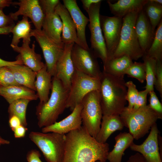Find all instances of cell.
Wrapping results in <instances>:
<instances>
[{
  "mask_svg": "<svg viewBox=\"0 0 162 162\" xmlns=\"http://www.w3.org/2000/svg\"><path fill=\"white\" fill-rule=\"evenodd\" d=\"M14 21L9 15H5L2 10H0V28L14 25Z\"/></svg>",
  "mask_w": 162,
  "mask_h": 162,
  "instance_id": "obj_41",
  "label": "cell"
},
{
  "mask_svg": "<svg viewBox=\"0 0 162 162\" xmlns=\"http://www.w3.org/2000/svg\"><path fill=\"white\" fill-rule=\"evenodd\" d=\"M14 25L7 27L0 28V35L9 34L11 33V30Z\"/></svg>",
  "mask_w": 162,
  "mask_h": 162,
  "instance_id": "obj_49",
  "label": "cell"
},
{
  "mask_svg": "<svg viewBox=\"0 0 162 162\" xmlns=\"http://www.w3.org/2000/svg\"><path fill=\"white\" fill-rule=\"evenodd\" d=\"M138 13L132 12L122 18L118 45L113 54L107 59L127 56L132 60H137L144 55L145 53L140 46L135 29V22Z\"/></svg>",
  "mask_w": 162,
  "mask_h": 162,
  "instance_id": "obj_4",
  "label": "cell"
},
{
  "mask_svg": "<svg viewBox=\"0 0 162 162\" xmlns=\"http://www.w3.org/2000/svg\"><path fill=\"white\" fill-rule=\"evenodd\" d=\"M144 54L156 60H162V20L155 30L154 38L150 47Z\"/></svg>",
  "mask_w": 162,
  "mask_h": 162,
  "instance_id": "obj_30",
  "label": "cell"
},
{
  "mask_svg": "<svg viewBox=\"0 0 162 162\" xmlns=\"http://www.w3.org/2000/svg\"><path fill=\"white\" fill-rule=\"evenodd\" d=\"M14 4L18 5L19 7L16 11L9 14L14 20H17L19 16L22 15L30 19L35 29L42 30L45 14L39 0H20L18 2H14Z\"/></svg>",
  "mask_w": 162,
  "mask_h": 162,
  "instance_id": "obj_15",
  "label": "cell"
},
{
  "mask_svg": "<svg viewBox=\"0 0 162 162\" xmlns=\"http://www.w3.org/2000/svg\"><path fill=\"white\" fill-rule=\"evenodd\" d=\"M28 99H21L16 100L10 104L8 107L9 117L15 116L20 120L22 125L26 127L27 123L26 119V111L29 103Z\"/></svg>",
  "mask_w": 162,
  "mask_h": 162,
  "instance_id": "obj_32",
  "label": "cell"
},
{
  "mask_svg": "<svg viewBox=\"0 0 162 162\" xmlns=\"http://www.w3.org/2000/svg\"><path fill=\"white\" fill-rule=\"evenodd\" d=\"M154 86L162 98V62L156 60V70Z\"/></svg>",
  "mask_w": 162,
  "mask_h": 162,
  "instance_id": "obj_38",
  "label": "cell"
},
{
  "mask_svg": "<svg viewBox=\"0 0 162 162\" xmlns=\"http://www.w3.org/2000/svg\"><path fill=\"white\" fill-rule=\"evenodd\" d=\"M145 68L146 85L145 89L148 92L154 91V84L156 70V60L145 54L142 57Z\"/></svg>",
  "mask_w": 162,
  "mask_h": 162,
  "instance_id": "obj_33",
  "label": "cell"
},
{
  "mask_svg": "<svg viewBox=\"0 0 162 162\" xmlns=\"http://www.w3.org/2000/svg\"><path fill=\"white\" fill-rule=\"evenodd\" d=\"M14 4V2H13L11 0H0V10H2L4 8Z\"/></svg>",
  "mask_w": 162,
  "mask_h": 162,
  "instance_id": "obj_48",
  "label": "cell"
},
{
  "mask_svg": "<svg viewBox=\"0 0 162 162\" xmlns=\"http://www.w3.org/2000/svg\"><path fill=\"white\" fill-rule=\"evenodd\" d=\"M51 94L45 103H39L36 108L38 125L42 128L56 122L59 116L66 108L69 90L66 89L60 80L52 78Z\"/></svg>",
  "mask_w": 162,
  "mask_h": 162,
  "instance_id": "obj_3",
  "label": "cell"
},
{
  "mask_svg": "<svg viewBox=\"0 0 162 162\" xmlns=\"http://www.w3.org/2000/svg\"><path fill=\"white\" fill-rule=\"evenodd\" d=\"M30 41L29 40H23L21 46H18L12 48L14 51L19 53L17 57L21 59L23 64L37 72L42 69L45 64L41 61V55L35 52L34 42L32 44V47H30Z\"/></svg>",
  "mask_w": 162,
  "mask_h": 162,
  "instance_id": "obj_19",
  "label": "cell"
},
{
  "mask_svg": "<svg viewBox=\"0 0 162 162\" xmlns=\"http://www.w3.org/2000/svg\"><path fill=\"white\" fill-rule=\"evenodd\" d=\"M71 57L76 70L90 76L99 78L102 72L97 58L90 48L87 50L74 44L72 49Z\"/></svg>",
  "mask_w": 162,
  "mask_h": 162,
  "instance_id": "obj_11",
  "label": "cell"
},
{
  "mask_svg": "<svg viewBox=\"0 0 162 162\" xmlns=\"http://www.w3.org/2000/svg\"><path fill=\"white\" fill-rule=\"evenodd\" d=\"M95 162H103V161H100V160H98V161H95Z\"/></svg>",
  "mask_w": 162,
  "mask_h": 162,
  "instance_id": "obj_52",
  "label": "cell"
},
{
  "mask_svg": "<svg viewBox=\"0 0 162 162\" xmlns=\"http://www.w3.org/2000/svg\"><path fill=\"white\" fill-rule=\"evenodd\" d=\"M10 143L9 141L3 139L0 136V147L2 145L9 144Z\"/></svg>",
  "mask_w": 162,
  "mask_h": 162,
  "instance_id": "obj_50",
  "label": "cell"
},
{
  "mask_svg": "<svg viewBox=\"0 0 162 162\" xmlns=\"http://www.w3.org/2000/svg\"><path fill=\"white\" fill-rule=\"evenodd\" d=\"M29 137L41 151L46 161L63 162L65 147V134L32 131Z\"/></svg>",
  "mask_w": 162,
  "mask_h": 162,
  "instance_id": "obj_6",
  "label": "cell"
},
{
  "mask_svg": "<svg viewBox=\"0 0 162 162\" xmlns=\"http://www.w3.org/2000/svg\"><path fill=\"white\" fill-rule=\"evenodd\" d=\"M74 44H64V50L57 62L53 76L60 80L64 87L69 91L76 71L71 57V51Z\"/></svg>",
  "mask_w": 162,
  "mask_h": 162,
  "instance_id": "obj_13",
  "label": "cell"
},
{
  "mask_svg": "<svg viewBox=\"0 0 162 162\" xmlns=\"http://www.w3.org/2000/svg\"><path fill=\"white\" fill-rule=\"evenodd\" d=\"M42 28L46 34L53 41L58 44L63 43L61 39L62 22L60 16L55 11L45 15Z\"/></svg>",
  "mask_w": 162,
  "mask_h": 162,
  "instance_id": "obj_23",
  "label": "cell"
},
{
  "mask_svg": "<svg viewBox=\"0 0 162 162\" xmlns=\"http://www.w3.org/2000/svg\"><path fill=\"white\" fill-rule=\"evenodd\" d=\"M39 1L45 15L54 12L56 7L60 2L58 0H40Z\"/></svg>",
  "mask_w": 162,
  "mask_h": 162,
  "instance_id": "obj_39",
  "label": "cell"
},
{
  "mask_svg": "<svg viewBox=\"0 0 162 162\" xmlns=\"http://www.w3.org/2000/svg\"><path fill=\"white\" fill-rule=\"evenodd\" d=\"M99 131L95 138L100 143L106 142L113 132L122 130L124 125L118 115H103Z\"/></svg>",
  "mask_w": 162,
  "mask_h": 162,
  "instance_id": "obj_22",
  "label": "cell"
},
{
  "mask_svg": "<svg viewBox=\"0 0 162 162\" xmlns=\"http://www.w3.org/2000/svg\"><path fill=\"white\" fill-rule=\"evenodd\" d=\"M31 35L34 37L41 49L47 71L52 77L54 76L56 64L64 50V44L55 42L42 30L32 29Z\"/></svg>",
  "mask_w": 162,
  "mask_h": 162,
  "instance_id": "obj_10",
  "label": "cell"
},
{
  "mask_svg": "<svg viewBox=\"0 0 162 162\" xmlns=\"http://www.w3.org/2000/svg\"><path fill=\"white\" fill-rule=\"evenodd\" d=\"M126 107L119 116L124 126L128 128L129 133L134 139L138 140L148 133L159 119L158 114L148 105L135 110H128Z\"/></svg>",
  "mask_w": 162,
  "mask_h": 162,
  "instance_id": "obj_5",
  "label": "cell"
},
{
  "mask_svg": "<svg viewBox=\"0 0 162 162\" xmlns=\"http://www.w3.org/2000/svg\"><path fill=\"white\" fill-rule=\"evenodd\" d=\"M100 21L107 51L108 58L113 54L118 45L123 22L122 18L100 14Z\"/></svg>",
  "mask_w": 162,
  "mask_h": 162,
  "instance_id": "obj_12",
  "label": "cell"
},
{
  "mask_svg": "<svg viewBox=\"0 0 162 162\" xmlns=\"http://www.w3.org/2000/svg\"><path fill=\"white\" fill-rule=\"evenodd\" d=\"M115 145L109 152L107 158L109 162H121L125 151L133 142L134 139L129 133L121 132L115 137Z\"/></svg>",
  "mask_w": 162,
  "mask_h": 162,
  "instance_id": "obj_28",
  "label": "cell"
},
{
  "mask_svg": "<svg viewBox=\"0 0 162 162\" xmlns=\"http://www.w3.org/2000/svg\"><path fill=\"white\" fill-rule=\"evenodd\" d=\"M148 0H118L114 3L107 2L111 12L115 16L123 18L133 12L139 13L142 10Z\"/></svg>",
  "mask_w": 162,
  "mask_h": 162,
  "instance_id": "obj_21",
  "label": "cell"
},
{
  "mask_svg": "<svg viewBox=\"0 0 162 162\" xmlns=\"http://www.w3.org/2000/svg\"><path fill=\"white\" fill-rule=\"evenodd\" d=\"M2 86L0 85V88Z\"/></svg>",
  "mask_w": 162,
  "mask_h": 162,
  "instance_id": "obj_53",
  "label": "cell"
},
{
  "mask_svg": "<svg viewBox=\"0 0 162 162\" xmlns=\"http://www.w3.org/2000/svg\"><path fill=\"white\" fill-rule=\"evenodd\" d=\"M125 74L134 78L141 83L146 80L145 68L143 63L135 62L126 70Z\"/></svg>",
  "mask_w": 162,
  "mask_h": 162,
  "instance_id": "obj_34",
  "label": "cell"
},
{
  "mask_svg": "<svg viewBox=\"0 0 162 162\" xmlns=\"http://www.w3.org/2000/svg\"><path fill=\"white\" fill-rule=\"evenodd\" d=\"M101 0H81L84 9L86 11L91 7V5L94 3L101 2Z\"/></svg>",
  "mask_w": 162,
  "mask_h": 162,
  "instance_id": "obj_47",
  "label": "cell"
},
{
  "mask_svg": "<svg viewBox=\"0 0 162 162\" xmlns=\"http://www.w3.org/2000/svg\"><path fill=\"white\" fill-rule=\"evenodd\" d=\"M99 80V91L103 115L119 116L126 104L127 88L124 78L103 71Z\"/></svg>",
  "mask_w": 162,
  "mask_h": 162,
  "instance_id": "obj_2",
  "label": "cell"
},
{
  "mask_svg": "<svg viewBox=\"0 0 162 162\" xmlns=\"http://www.w3.org/2000/svg\"><path fill=\"white\" fill-rule=\"evenodd\" d=\"M133 62L132 60L127 56L107 59L103 64V71L114 76L124 78L126 70Z\"/></svg>",
  "mask_w": 162,
  "mask_h": 162,
  "instance_id": "obj_27",
  "label": "cell"
},
{
  "mask_svg": "<svg viewBox=\"0 0 162 162\" xmlns=\"http://www.w3.org/2000/svg\"><path fill=\"white\" fill-rule=\"evenodd\" d=\"M66 135L63 162H106L109 145L98 142L82 126Z\"/></svg>",
  "mask_w": 162,
  "mask_h": 162,
  "instance_id": "obj_1",
  "label": "cell"
},
{
  "mask_svg": "<svg viewBox=\"0 0 162 162\" xmlns=\"http://www.w3.org/2000/svg\"><path fill=\"white\" fill-rule=\"evenodd\" d=\"M151 1L154 3L162 5V0H151Z\"/></svg>",
  "mask_w": 162,
  "mask_h": 162,
  "instance_id": "obj_51",
  "label": "cell"
},
{
  "mask_svg": "<svg viewBox=\"0 0 162 162\" xmlns=\"http://www.w3.org/2000/svg\"><path fill=\"white\" fill-rule=\"evenodd\" d=\"M0 85L2 87L20 86L16 82L12 72L6 66L0 67Z\"/></svg>",
  "mask_w": 162,
  "mask_h": 162,
  "instance_id": "obj_36",
  "label": "cell"
},
{
  "mask_svg": "<svg viewBox=\"0 0 162 162\" xmlns=\"http://www.w3.org/2000/svg\"><path fill=\"white\" fill-rule=\"evenodd\" d=\"M149 104L148 105L158 115L159 119L162 118V105L154 91L150 92Z\"/></svg>",
  "mask_w": 162,
  "mask_h": 162,
  "instance_id": "obj_37",
  "label": "cell"
},
{
  "mask_svg": "<svg viewBox=\"0 0 162 162\" xmlns=\"http://www.w3.org/2000/svg\"><path fill=\"white\" fill-rule=\"evenodd\" d=\"M126 162H148L140 153L137 152L130 157Z\"/></svg>",
  "mask_w": 162,
  "mask_h": 162,
  "instance_id": "obj_45",
  "label": "cell"
},
{
  "mask_svg": "<svg viewBox=\"0 0 162 162\" xmlns=\"http://www.w3.org/2000/svg\"><path fill=\"white\" fill-rule=\"evenodd\" d=\"M55 11L60 16L62 23V41L64 44L74 43L81 46L78 39L75 24L68 11L60 2Z\"/></svg>",
  "mask_w": 162,
  "mask_h": 162,
  "instance_id": "obj_20",
  "label": "cell"
},
{
  "mask_svg": "<svg viewBox=\"0 0 162 162\" xmlns=\"http://www.w3.org/2000/svg\"><path fill=\"white\" fill-rule=\"evenodd\" d=\"M82 108V103L76 105L71 113L65 118L50 125L42 128V132H49L66 134L70 132L80 128L82 124L81 116Z\"/></svg>",
  "mask_w": 162,
  "mask_h": 162,
  "instance_id": "obj_16",
  "label": "cell"
},
{
  "mask_svg": "<svg viewBox=\"0 0 162 162\" xmlns=\"http://www.w3.org/2000/svg\"><path fill=\"white\" fill-rule=\"evenodd\" d=\"M81 116L82 126L88 134L95 138L100 129L102 112L98 90L92 91L83 99Z\"/></svg>",
  "mask_w": 162,
  "mask_h": 162,
  "instance_id": "obj_7",
  "label": "cell"
},
{
  "mask_svg": "<svg viewBox=\"0 0 162 162\" xmlns=\"http://www.w3.org/2000/svg\"><path fill=\"white\" fill-rule=\"evenodd\" d=\"M101 2L92 4L86 11L89 19L88 26L91 34L90 49L97 58L101 60L104 64L107 59V52L100 21Z\"/></svg>",
  "mask_w": 162,
  "mask_h": 162,
  "instance_id": "obj_9",
  "label": "cell"
},
{
  "mask_svg": "<svg viewBox=\"0 0 162 162\" xmlns=\"http://www.w3.org/2000/svg\"><path fill=\"white\" fill-rule=\"evenodd\" d=\"M143 10L148 19L154 31L162 20V5L148 0Z\"/></svg>",
  "mask_w": 162,
  "mask_h": 162,
  "instance_id": "obj_31",
  "label": "cell"
},
{
  "mask_svg": "<svg viewBox=\"0 0 162 162\" xmlns=\"http://www.w3.org/2000/svg\"><path fill=\"white\" fill-rule=\"evenodd\" d=\"M135 29L140 46L145 54L153 40L155 31L153 29L143 9L138 14L135 24Z\"/></svg>",
  "mask_w": 162,
  "mask_h": 162,
  "instance_id": "obj_18",
  "label": "cell"
},
{
  "mask_svg": "<svg viewBox=\"0 0 162 162\" xmlns=\"http://www.w3.org/2000/svg\"><path fill=\"white\" fill-rule=\"evenodd\" d=\"M40 156L38 151L32 149L28 152L26 159L28 162H43L40 159Z\"/></svg>",
  "mask_w": 162,
  "mask_h": 162,
  "instance_id": "obj_42",
  "label": "cell"
},
{
  "mask_svg": "<svg viewBox=\"0 0 162 162\" xmlns=\"http://www.w3.org/2000/svg\"><path fill=\"white\" fill-rule=\"evenodd\" d=\"M99 78L90 76L76 69L67 99L66 108L72 111L89 92L99 90Z\"/></svg>",
  "mask_w": 162,
  "mask_h": 162,
  "instance_id": "obj_8",
  "label": "cell"
},
{
  "mask_svg": "<svg viewBox=\"0 0 162 162\" xmlns=\"http://www.w3.org/2000/svg\"><path fill=\"white\" fill-rule=\"evenodd\" d=\"M148 93V92L146 89L139 92L134 106L131 110H136L140 107L146 105L147 96Z\"/></svg>",
  "mask_w": 162,
  "mask_h": 162,
  "instance_id": "obj_40",
  "label": "cell"
},
{
  "mask_svg": "<svg viewBox=\"0 0 162 162\" xmlns=\"http://www.w3.org/2000/svg\"><path fill=\"white\" fill-rule=\"evenodd\" d=\"M15 64H23V63L21 59L17 57L16 60L14 61H5L0 58V67L9 66Z\"/></svg>",
  "mask_w": 162,
  "mask_h": 162,
  "instance_id": "obj_46",
  "label": "cell"
},
{
  "mask_svg": "<svg viewBox=\"0 0 162 162\" xmlns=\"http://www.w3.org/2000/svg\"><path fill=\"white\" fill-rule=\"evenodd\" d=\"M32 29L28 18L23 16L13 27L11 32L13 35L10 46L12 48L18 46L20 40H31V33Z\"/></svg>",
  "mask_w": 162,
  "mask_h": 162,
  "instance_id": "obj_29",
  "label": "cell"
},
{
  "mask_svg": "<svg viewBox=\"0 0 162 162\" xmlns=\"http://www.w3.org/2000/svg\"><path fill=\"white\" fill-rule=\"evenodd\" d=\"M6 67L11 71L16 81L18 84L36 91L34 82L36 72L23 64Z\"/></svg>",
  "mask_w": 162,
  "mask_h": 162,
  "instance_id": "obj_26",
  "label": "cell"
},
{
  "mask_svg": "<svg viewBox=\"0 0 162 162\" xmlns=\"http://www.w3.org/2000/svg\"><path fill=\"white\" fill-rule=\"evenodd\" d=\"M125 86L127 88L126 99L128 103V106L126 107L130 111L132 109L134 106L139 92L136 85L131 81L126 82Z\"/></svg>",
  "mask_w": 162,
  "mask_h": 162,
  "instance_id": "obj_35",
  "label": "cell"
},
{
  "mask_svg": "<svg viewBox=\"0 0 162 162\" xmlns=\"http://www.w3.org/2000/svg\"><path fill=\"white\" fill-rule=\"evenodd\" d=\"M0 95L9 104L19 99H26L31 101L36 100L38 98L34 91L21 86H2L0 88Z\"/></svg>",
  "mask_w": 162,
  "mask_h": 162,
  "instance_id": "obj_24",
  "label": "cell"
},
{
  "mask_svg": "<svg viewBox=\"0 0 162 162\" xmlns=\"http://www.w3.org/2000/svg\"><path fill=\"white\" fill-rule=\"evenodd\" d=\"M150 129L148 136L143 143L137 145L133 142L129 147L131 150L141 154L148 162H162L158 142L159 132L156 123Z\"/></svg>",
  "mask_w": 162,
  "mask_h": 162,
  "instance_id": "obj_14",
  "label": "cell"
},
{
  "mask_svg": "<svg viewBox=\"0 0 162 162\" xmlns=\"http://www.w3.org/2000/svg\"><path fill=\"white\" fill-rule=\"evenodd\" d=\"M52 76L47 71L46 65L37 72L34 86L40 103L46 102L52 86Z\"/></svg>",
  "mask_w": 162,
  "mask_h": 162,
  "instance_id": "obj_25",
  "label": "cell"
},
{
  "mask_svg": "<svg viewBox=\"0 0 162 162\" xmlns=\"http://www.w3.org/2000/svg\"><path fill=\"white\" fill-rule=\"evenodd\" d=\"M9 125L12 130L22 124L20 119L17 116H12L9 117Z\"/></svg>",
  "mask_w": 162,
  "mask_h": 162,
  "instance_id": "obj_44",
  "label": "cell"
},
{
  "mask_svg": "<svg viewBox=\"0 0 162 162\" xmlns=\"http://www.w3.org/2000/svg\"><path fill=\"white\" fill-rule=\"evenodd\" d=\"M63 2L75 24L81 46L86 50H89L86 36V28L89 22V18L81 10L76 0H63Z\"/></svg>",
  "mask_w": 162,
  "mask_h": 162,
  "instance_id": "obj_17",
  "label": "cell"
},
{
  "mask_svg": "<svg viewBox=\"0 0 162 162\" xmlns=\"http://www.w3.org/2000/svg\"><path fill=\"white\" fill-rule=\"evenodd\" d=\"M28 130L26 127L20 125L14 129L12 131L14 132V137L16 138H21L24 137Z\"/></svg>",
  "mask_w": 162,
  "mask_h": 162,
  "instance_id": "obj_43",
  "label": "cell"
}]
</instances>
